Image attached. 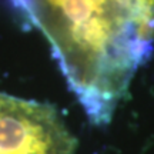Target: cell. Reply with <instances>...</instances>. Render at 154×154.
I'll return each instance as SVG.
<instances>
[{
	"mask_svg": "<svg viewBox=\"0 0 154 154\" xmlns=\"http://www.w3.org/2000/svg\"><path fill=\"white\" fill-rule=\"evenodd\" d=\"M51 49L91 121L103 124L147 57L154 13L143 0H16Z\"/></svg>",
	"mask_w": 154,
	"mask_h": 154,
	"instance_id": "1",
	"label": "cell"
},
{
	"mask_svg": "<svg viewBox=\"0 0 154 154\" xmlns=\"http://www.w3.org/2000/svg\"><path fill=\"white\" fill-rule=\"evenodd\" d=\"M76 138L46 104L0 93V154H73Z\"/></svg>",
	"mask_w": 154,
	"mask_h": 154,
	"instance_id": "2",
	"label": "cell"
}]
</instances>
